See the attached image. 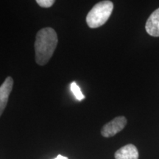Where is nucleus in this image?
<instances>
[{
	"label": "nucleus",
	"instance_id": "20e7f679",
	"mask_svg": "<svg viewBox=\"0 0 159 159\" xmlns=\"http://www.w3.org/2000/svg\"><path fill=\"white\" fill-rule=\"evenodd\" d=\"M13 86V80L11 77H7L2 84L0 85V116L7 106Z\"/></svg>",
	"mask_w": 159,
	"mask_h": 159
},
{
	"label": "nucleus",
	"instance_id": "1a4fd4ad",
	"mask_svg": "<svg viewBox=\"0 0 159 159\" xmlns=\"http://www.w3.org/2000/svg\"><path fill=\"white\" fill-rule=\"evenodd\" d=\"M54 159H68V158L66 156H61V155H58L56 158H54Z\"/></svg>",
	"mask_w": 159,
	"mask_h": 159
},
{
	"label": "nucleus",
	"instance_id": "39448f33",
	"mask_svg": "<svg viewBox=\"0 0 159 159\" xmlns=\"http://www.w3.org/2000/svg\"><path fill=\"white\" fill-rule=\"evenodd\" d=\"M145 30L151 36L159 37V8L152 12L148 18Z\"/></svg>",
	"mask_w": 159,
	"mask_h": 159
},
{
	"label": "nucleus",
	"instance_id": "423d86ee",
	"mask_svg": "<svg viewBox=\"0 0 159 159\" xmlns=\"http://www.w3.org/2000/svg\"><path fill=\"white\" fill-rule=\"evenodd\" d=\"M114 157L115 159H139V151L135 145L129 144L119 149Z\"/></svg>",
	"mask_w": 159,
	"mask_h": 159
},
{
	"label": "nucleus",
	"instance_id": "0eeeda50",
	"mask_svg": "<svg viewBox=\"0 0 159 159\" xmlns=\"http://www.w3.org/2000/svg\"><path fill=\"white\" fill-rule=\"evenodd\" d=\"M70 89L71 92H72V94H74L75 98H76L77 100L81 101L85 98V96L83 94L82 91H81L78 85H77L75 82H72L71 83Z\"/></svg>",
	"mask_w": 159,
	"mask_h": 159
},
{
	"label": "nucleus",
	"instance_id": "f03ea898",
	"mask_svg": "<svg viewBox=\"0 0 159 159\" xmlns=\"http://www.w3.org/2000/svg\"><path fill=\"white\" fill-rule=\"evenodd\" d=\"M114 9V4L111 1H102L95 5L89 12L86 23L90 28H97L106 23Z\"/></svg>",
	"mask_w": 159,
	"mask_h": 159
},
{
	"label": "nucleus",
	"instance_id": "f257e3e1",
	"mask_svg": "<svg viewBox=\"0 0 159 159\" xmlns=\"http://www.w3.org/2000/svg\"><path fill=\"white\" fill-rule=\"evenodd\" d=\"M57 41V33L51 27H45L38 32L34 44L38 64L43 66L49 62L56 49Z\"/></svg>",
	"mask_w": 159,
	"mask_h": 159
},
{
	"label": "nucleus",
	"instance_id": "7ed1b4c3",
	"mask_svg": "<svg viewBox=\"0 0 159 159\" xmlns=\"http://www.w3.org/2000/svg\"><path fill=\"white\" fill-rule=\"evenodd\" d=\"M127 122L128 121L125 116H117L102 127L101 134L105 138L114 136L125 128Z\"/></svg>",
	"mask_w": 159,
	"mask_h": 159
},
{
	"label": "nucleus",
	"instance_id": "6e6552de",
	"mask_svg": "<svg viewBox=\"0 0 159 159\" xmlns=\"http://www.w3.org/2000/svg\"><path fill=\"white\" fill-rule=\"evenodd\" d=\"M36 2L40 7L48 8V7H50L54 5L55 1L54 0H37Z\"/></svg>",
	"mask_w": 159,
	"mask_h": 159
}]
</instances>
